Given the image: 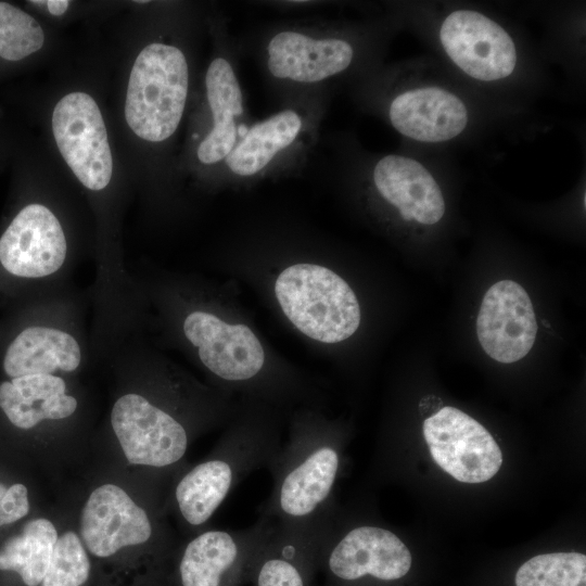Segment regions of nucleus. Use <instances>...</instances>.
<instances>
[{"instance_id": "nucleus-15", "label": "nucleus", "mask_w": 586, "mask_h": 586, "mask_svg": "<svg viewBox=\"0 0 586 586\" xmlns=\"http://www.w3.org/2000/svg\"><path fill=\"white\" fill-rule=\"evenodd\" d=\"M182 331L198 349L203 366L224 381L246 382L263 369L264 349L245 324H230L213 313L198 309L186 316Z\"/></svg>"}, {"instance_id": "nucleus-9", "label": "nucleus", "mask_w": 586, "mask_h": 586, "mask_svg": "<svg viewBox=\"0 0 586 586\" xmlns=\"http://www.w3.org/2000/svg\"><path fill=\"white\" fill-rule=\"evenodd\" d=\"M411 553L392 531L373 524L341 528L333 514L316 536V573L326 574L324 586L354 583L366 577L393 582L411 568Z\"/></svg>"}, {"instance_id": "nucleus-6", "label": "nucleus", "mask_w": 586, "mask_h": 586, "mask_svg": "<svg viewBox=\"0 0 586 586\" xmlns=\"http://www.w3.org/2000/svg\"><path fill=\"white\" fill-rule=\"evenodd\" d=\"M275 530L264 517L246 528H204L180 538L162 586H242Z\"/></svg>"}, {"instance_id": "nucleus-22", "label": "nucleus", "mask_w": 586, "mask_h": 586, "mask_svg": "<svg viewBox=\"0 0 586 586\" xmlns=\"http://www.w3.org/2000/svg\"><path fill=\"white\" fill-rule=\"evenodd\" d=\"M316 537L281 531L276 524L258 555L251 581L254 586H313Z\"/></svg>"}, {"instance_id": "nucleus-25", "label": "nucleus", "mask_w": 586, "mask_h": 586, "mask_svg": "<svg viewBox=\"0 0 586 586\" xmlns=\"http://www.w3.org/2000/svg\"><path fill=\"white\" fill-rule=\"evenodd\" d=\"M515 586H586V556L578 552L538 555L523 563Z\"/></svg>"}, {"instance_id": "nucleus-24", "label": "nucleus", "mask_w": 586, "mask_h": 586, "mask_svg": "<svg viewBox=\"0 0 586 586\" xmlns=\"http://www.w3.org/2000/svg\"><path fill=\"white\" fill-rule=\"evenodd\" d=\"M41 586H93L92 563L67 504L61 507L59 536Z\"/></svg>"}, {"instance_id": "nucleus-11", "label": "nucleus", "mask_w": 586, "mask_h": 586, "mask_svg": "<svg viewBox=\"0 0 586 586\" xmlns=\"http://www.w3.org/2000/svg\"><path fill=\"white\" fill-rule=\"evenodd\" d=\"M63 226L46 205L24 206L0 238V265L11 276L53 288L69 265Z\"/></svg>"}, {"instance_id": "nucleus-4", "label": "nucleus", "mask_w": 586, "mask_h": 586, "mask_svg": "<svg viewBox=\"0 0 586 586\" xmlns=\"http://www.w3.org/2000/svg\"><path fill=\"white\" fill-rule=\"evenodd\" d=\"M281 446L275 429L240 424L227 432L204 459L180 469L169 482L166 509L182 538L206 528L235 486L253 471L267 469Z\"/></svg>"}, {"instance_id": "nucleus-12", "label": "nucleus", "mask_w": 586, "mask_h": 586, "mask_svg": "<svg viewBox=\"0 0 586 586\" xmlns=\"http://www.w3.org/2000/svg\"><path fill=\"white\" fill-rule=\"evenodd\" d=\"M52 131L61 155L80 183L91 191L105 189L113 158L94 99L80 91L63 97L53 110Z\"/></svg>"}, {"instance_id": "nucleus-26", "label": "nucleus", "mask_w": 586, "mask_h": 586, "mask_svg": "<svg viewBox=\"0 0 586 586\" xmlns=\"http://www.w3.org/2000/svg\"><path fill=\"white\" fill-rule=\"evenodd\" d=\"M44 33L39 23L23 10L0 2V56L20 61L39 51Z\"/></svg>"}, {"instance_id": "nucleus-2", "label": "nucleus", "mask_w": 586, "mask_h": 586, "mask_svg": "<svg viewBox=\"0 0 586 586\" xmlns=\"http://www.w3.org/2000/svg\"><path fill=\"white\" fill-rule=\"evenodd\" d=\"M113 353L115 383L95 442L109 450L99 467L135 482L168 483L188 463L190 445L209 421L178 409L181 404L157 391L140 367L136 346L126 341Z\"/></svg>"}, {"instance_id": "nucleus-8", "label": "nucleus", "mask_w": 586, "mask_h": 586, "mask_svg": "<svg viewBox=\"0 0 586 586\" xmlns=\"http://www.w3.org/2000/svg\"><path fill=\"white\" fill-rule=\"evenodd\" d=\"M275 292L284 315L313 340L339 343L359 327L360 307L354 291L327 267L292 265L277 278Z\"/></svg>"}, {"instance_id": "nucleus-19", "label": "nucleus", "mask_w": 586, "mask_h": 586, "mask_svg": "<svg viewBox=\"0 0 586 586\" xmlns=\"http://www.w3.org/2000/svg\"><path fill=\"white\" fill-rule=\"evenodd\" d=\"M373 182L380 195L395 206L406 221L434 225L445 213L443 193L429 170L419 162L402 155H386L373 169Z\"/></svg>"}, {"instance_id": "nucleus-20", "label": "nucleus", "mask_w": 586, "mask_h": 586, "mask_svg": "<svg viewBox=\"0 0 586 586\" xmlns=\"http://www.w3.org/2000/svg\"><path fill=\"white\" fill-rule=\"evenodd\" d=\"M207 102L213 115V127L198 148L203 164H215L231 153L238 143V120L243 114V95L231 64L216 58L205 75Z\"/></svg>"}, {"instance_id": "nucleus-28", "label": "nucleus", "mask_w": 586, "mask_h": 586, "mask_svg": "<svg viewBox=\"0 0 586 586\" xmlns=\"http://www.w3.org/2000/svg\"><path fill=\"white\" fill-rule=\"evenodd\" d=\"M44 3L52 15H62L68 8L69 1L65 0H49L41 1Z\"/></svg>"}, {"instance_id": "nucleus-13", "label": "nucleus", "mask_w": 586, "mask_h": 586, "mask_svg": "<svg viewBox=\"0 0 586 586\" xmlns=\"http://www.w3.org/2000/svg\"><path fill=\"white\" fill-rule=\"evenodd\" d=\"M423 436L436 464L459 482H486L501 467L502 454L492 434L455 407L426 418Z\"/></svg>"}, {"instance_id": "nucleus-3", "label": "nucleus", "mask_w": 586, "mask_h": 586, "mask_svg": "<svg viewBox=\"0 0 586 586\" xmlns=\"http://www.w3.org/2000/svg\"><path fill=\"white\" fill-rule=\"evenodd\" d=\"M319 421H300L267 470L272 479L259 517L281 531L315 537L333 514V489L342 463L341 441Z\"/></svg>"}, {"instance_id": "nucleus-17", "label": "nucleus", "mask_w": 586, "mask_h": 586, "mask_svg": "<svg viewBox=\"0 0 586 586\" xmlns=\"http://www.w3.org/2000/svg\"><path fill=\"white\" fill-rule=\"evenodd\" d=\"M267 54V67L276 78L310 84L345 71L352 63L354 50L343 39L283 30L270 39Z\"/></svg>"}, {"instance_id": "nucleus-7", "label": "nucleus", "mask_w": 586, "mask_h": 586, "mask_svg": "<svg viewBox=\"0 0 586 586\" xmlns=\"http://www.w3.org/2000/svg\"><path fill=\"white\" fill-rule=\"evenodd\" d=\"M189 88L188 63L174 46L154 42L136 58L127 87L125 117L139 138L168 139L183 115Z\"/></svg>"}, {"instance_id": "nucleus-10", "label": "nucleus", "mask_w": 586, "mask_h": 586, "mask_svg": "<svg viewBox=\"0 0 586 586\" xmlns=\"http://www.w3.org/2000/svg\"><path fill=\"white\" fill-rule=\"evenodd\" d=\"M91 357L78 314L64 295H50L44 316L23 328L8 345L2 368L11 379L34 373L80 377Z\"/></svg>"}, {"instance_id": "nucleus-23", "label": "nucleus", "mask_w": 586, "mask_h": 586, "mask_svg": "<svg viewBox=\"0 0 586 586\" xmlns=\"http://www.w3.org/2000/svg\"><path fill=\"white\" fill-rule=\"evenodd\" d=\"M303 126V117L292 109L256 123L226 157L229 170L240 177L257 175L296 141Z\"/></svg>"}, {"instance_id": "nucleus-16", "label": "nucleus", "mask_w": 586, "mask_h": 586, "mask_svg": "<svg viewBox=\"0 0 586 586\" xmlns=\"http://www.w3.org/2000/svg\"><path fill=\"white\" fill-rule=\"evenodd\" d=\"M537 328L531 298L519 283L501 280L485 292L476 333L491 358L502 364L522 359L534 345Z\"/></svg>"}, {"instance_id": "nucleus-21", "label": "nucleus", "mask_w": 586, "mask_h": 586, "mask_svg": "<svg viewBox=\"0 0 586 586\" xmlns=\"http://www.w3.org/2000/svg\"><path fill=\"white\" fill-rule=\"evenodd\" d=\"M61 508H47L26 520L0 545V572L14 574L21 586H41L59 536Z\"/></svg>"}, {"instance_id": "nucleus-5", "label": "nucleus", "mask_w": 586, "mask_h": 586, "mask_svg": "<svg viewBox=\"0 0 586 586\" xmlns=\"http://www.w3.org/2000/svg\"><path fill=\"white\" fill-rule=\"evenodd\" d=\"M79 379L34 373L0 383V410L15 429L43 438L51 466L91 445V398Z\"/></svg>"}, {"instance_id": "nucleus-27", "label": "nucleus", "mask_w": 586, "mask_h": 586, "mask_svg": "<svg viewBox=\"0 0 586 586\" xmlns=\"http://www.w3.org/2000/svg\"><path fill=\"white\" fill-rule=\"evenodd\" d=\"M31 508V492L27 484L0 482V527L26 519Z\"/></svg>"}, {"instance_id": "nucleus-1", "label": "nucleus", "mask_w": 586, "mask_h": 586, "mask_svg": "<svg viewBox=\"0 0 586 586\" xmlns=\"http://www.w3.org/2000/svg\"><path fill=\"white\" fill-rule=\"evenodd\" d=\"M167 487L99 467L68 498L93 586H162L180 539L169 523Z\"/></svg>"}, {"instance_id": "nucleus-18", "label": "nucleus", "mask_w": 586, "mask_h": 586, "mask_svg": "<svg viewBox=\"0 0 586 586\" xmlns=\"http://www.w3.org/2000/svg\"><path fill=\"white\" fill-rule=\"evenodd\" d=\"M388 115L402 135L421 142H442L460 135L468 124L464 103L440 87H422L398 94Z\"/></svg>"}, {"instance_id": "nucleus-14", "label": "nucleus", "mask_w": 586, "mask_h": 586, "mask_svg": "<svg viewBox=\"0 0 586 586\" xmlns=\"http://www.w3.org/2000/svg\"><path fill=\"white\" fill-rule=\"evenodd\" d=\"M440 39L450 60L474 79L499 80L514 71L517 51L512 38L482 13L451 12L441 26Z\"/></svg>"}]
</instances>
